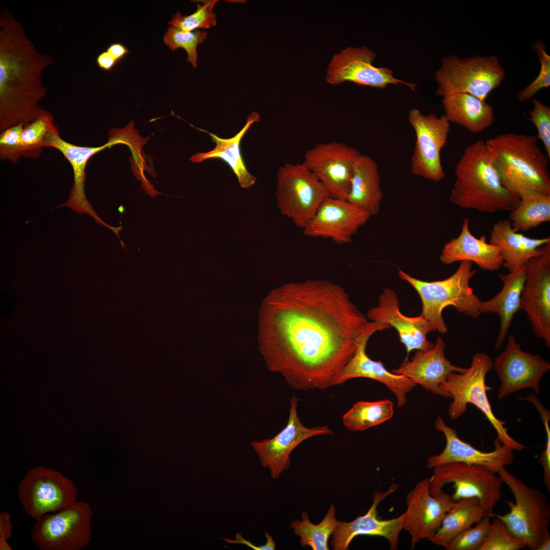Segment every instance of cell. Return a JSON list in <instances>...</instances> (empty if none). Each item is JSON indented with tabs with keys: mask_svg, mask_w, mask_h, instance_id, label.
<instances>
[{
	"mask_svg": "<svg viewBox=\"0 0 550 550\" xmlns=\"http://www.w3.org/2000/svg\"><path fill=\"white\" fill-rule=\"evenodd\" d=\"M259 316V348L267 369L304 391L336 385L368 322L342 286L322 279L272 290Z\"/></svg>",
	"mask_w": 550,
	"mask_h": 550,
	"instance_id": "cell-1",
	"label": "cell"
},
{
	"mask_svg": "<svg viewBox=\"0 0 550 550\" xmlns=\"http://www.w3.org/2000/svg\"><path fill=\"white\" fill-rule=\"evenodd\" d=\"M52 57L37 50L6 8L0 13V130L26 124L44 109L42 73Z\"/></svg>",
	"mask_w": 550,
	"mask_h": 550,
	"instance_id": "cell-2",
	"label": "cell"
},
{
	"mask_svg": "<svg viewBox=\"0 0 550 550\" xmlns=\"http://www.w3.org/2000/svg\"><path fill=\"white\" fill-rule=\"evenodd\" d=\"M455 173L450 199L457 206L493 213L511 212L518 206L519 196L503 183L483 140L464 149Z\"/></svg>",
	"mask_w": 550,
	"mask_h": 550,
	"instance_id": "cell-3",
	"label": "cell"
},
{
	"mask_svg": "<svg viewBox=\"0 0 550 550\" xmlns=\"http://www.w3.org/2000/svg\"><path fill=\"white\" fill-rule=\"evenodd\" d=\"M490 160L507 188L520 196L527 193L550 195L548 157L534 135L506 133L487 140Z\"/></svg>",
	"mask_w": 550,
	"mask_h": 550,
	"instance_id": "cell-4",
	"label": "cell"
},
{
	"mask_svg": "<svg viewBox=\"0 0 550 550\" xmlns=\"http://www.w3.org/2000/svg\"><path fill=\"white\" fill-rule=\"evenodd\" d=\"M476 272V270L472 269L471 262L463 261L454 273L443 280L423 281L400 269L398 276L400 279L409 283L419 294L422 304L421 314L435 331L444 334L448 331L442 315L445 308L453 306L458 312L474 318L481 315V300L470 286V281Z\"/></svg>",
	"mask_w": 550,
	"mask_h": 550,
	"instance_id": "cell-5",
	"label": "cell"
},
{
	"mask_svg": "<svg viewBox=\"0 0 550 550\" xmlns=\"http://www.w3.org/2000/svg\"><path fill=\"white\" fill-rule=\"evenodd\" d=\"M492 368L493 361L488 355L477 353L473 356L470 367L464 372L449 374L441 384L442 390L449 393L453 399L449 407V416L452 419H457L466 411L469 404H473L484 414L502 444L513 450L521 451L526 446L508 434L504 426L505 422L495 416L488 399L485 377Z\"/></svg>",
	"mask_w": 550,
	"mask_h": 550,
	"instance_id": "cell-6",
	"label": "cell"
},
{
	"mask_svg": "<svg viewBox=\"0 0 550 550\" xmlns=\"http://www.w3.org/2000/svg\"><path fill=\"white\" fill-rule=\"evenodd\" d=\"M510 488L515 499L505 501L510 508L504 515H496L505 524L514 537L524 540L526 547L536 550L539 544L550 537V505L539 488L531 487L505 468L498 473Z\"/></svg>",
	"mask_w": 550,
	"mask_h": 550,
	"instance_id": "cell-7",
	"label": "cell"
},
{
	"mask_svg": "<svg viewBox=\"0 0 550 550\" xmlns=\"http://www.w3.org/2000/svg\"><path fill=\"white\" fill-rule=\"evenodd\" d=\"M505 71L495 56H474L462 59L451 55L442 59L435 78V94L445 96L466 93L485 101L503 81Z\"/></svg>",
	"mask_w": 550,
	"mask_h": 550,
	"instance_id": "cell-8",
	"label": "cell"
},
{
	"mask_svg": "<svg viewBox=\"0 0 550 550\" xmlns=\"http://www.w3.org/2000/svg\"><path fill=\"white\" fill-rule=\"evenodd\" d=\"M276 198L281 213L304 229L330 195L303 163H286L277 173Z\"/></svg>",
	"mask_w": 550,
	"mask_h": 550,
	"instance_id": "cell-9",
	"label": "cell"
},
{
	"mask_svg": "<svg viewBox=\"0 0 550 550\" xmlns=\"http://www.w3.org/2000/svg\"><path fill=\"white\" fill-rule=\"evenodd\" d=\"M433 469V474L429 478L431 494L434 496L445 485L452 483L455 492L451 496L453 501L476 498L491 517L493 508L501 499L504 483L498 474L483 466L457 462L436 465Z\"/></svg>",
	"mask_w": 550,
	"mask_h": 550,
	"instance_id": "cell-10",
	"label": "cell"
},
{
	"mask_svg": "<svg viewBox=\"0 0 550 550\" xmlns=\"http://www.w3.org/2000/svg\"><path fill=\"white\" fill-rule=\"evenodd\" d=\"M92 515L88 503L77 501L36 520L31 539L40 550H80L91 541Z\"/></svg>",
	"mask_w": 550,
	"mask_h": 550,
	"instance_id": "cell-11",
	"label": "cell"
},
{
	"mask_svg": "<svg viewBox=\"0 0 550 550\" xmlns=\"http://www.w3.org/2000/svg\"><path fill=\"white\" fill-rule=\"evenodd\" d=\"M17 492L24 511L35 520L73 505L77 499V488L71 479L44 466L28 470Z\"/></svg>",
	"mask_w": 550,
	"mask_h": 550,
	"instance_id": "cell-12",
	"label": "cell"
},
{
	"mask_svg": "<svg viewBox=\"0 0 550 550\" xmlns=\"http://www.w3.org/2000/svg\"><path fill=\"white\" fill-rule=\"evenodd\" d=\"M408 120L416 138L411 158L412 173L431 181L442 180L445 175L441 152L447 142L450 122L445 115H425L416 108L409 110Z\"/></svg>",
	"mask_w": 550,
	"mask_h": 550,
	"instance_id": "cell-13",
	"label": "cell"
},
{
	"mask_svg": "<svg viewBox=\"0 0 550 550\" xmlns=\"http://www.w3.org/2000/svg\"><path fill=\"white\" fill-rule=\"evenodd\" d=\"M526 264L520 310L527 314L538 339L550 347V242Z\"/></svg>",
	"mask_w": 550,
	"mask_h": 550,
	"instance_id": "cell-14",
	"label": "cell"
},
{
	"mask_svg": "<svg viewBox=\"0 0 550 550\" xmlns=\"http://www.w3.org/2000/svg\"><path fill=\"white\" fill-rule=\"evenodd\" d=\"M360 154L357 149L342 142L321 143L306 152L302 163L331 197L347 200L354 164Z\"/></svg>",
	"mask_w": 550,
	"mask_h": 550,
	"instance_id": "cell-15",
	"label": "cell"
},
{
	"mask_svg": "<svg viewBox=\"0 0 550 550\" xmlns=\"http://www.w3.org/2000/svg\"><path fill=\"white\" fill-rule=\"evenodd\" d=\"M504 350L493 362L501 384L497 399L501 400L520 390L531 388L540 392V381L550 370V363L541 356L525 352L513 335H508Z\"/></svg>",
	"mask_w": 550,
	"mask_h": 550,
	"instance_id": "cell-16",
	"label": "cell"
},
{
	"mask_svg": "<svg viewBox=\"0 0 550 550\" xmlns=\"http://www.w3.org/2000/svg\"><path fill=\"white\" fill-rule=\"evenodd\" d=\"M299 399L295 395L291 399L288 420L286 426L276 436L260 441H253L251 445L258 456L261 465L269 470L270 476L276 479L291 463L290 454L304 441L317 435H332L334 432L327 426L308 428L300 422L297 408Z\"/></svg>",
	"mask_w": 550,
	"mask_h": 550,
	"instance_id": "cell-17",
	"label": "cell"
},
{
	"mask_svg": "<svg viewBox=\"0 0 550 550\" xmlns=\"http://www.w3.org/2000/svg\"><path fill=\"white\" fill-rule=\"evenodd\" d=\"M376 58V53L365 46L347 47L333 56L326 71V80L334 85L351 81L359 86L382 89L389 85L403 84L415 90V84L396 78L389 68L374 66Z\"/></svg>",
	"mask_w": 550,
	"mask_h": 550,
	"instance_id": "cell-18",
	"label": "cell"
},
{
	"mask_svg": "<svg viewBox=\"0 0 550 550\" xmlns=\"http://www.w3.org/2000/svg\"><path fill=\"white\" fill-rule=\"evenodd\" d=\"M406 503L402 528L410 536L413 549L420 540H429L436 533L455 502L443 489L434 496L431 494L429 478H425L407 494Z\"/></svg>",
	"mask_w": 550,
	"mask_h": 550,
	"instance_id": "cell-19",
	"label": "cell"
},
{
	"mask_svg": "<svg viewBox=\"0 0 550 550\" xmlns=\"http://www.w3.org/2000/svg\"><path fill=\"white\" fill-rule=\"evenodd\" d=\"M387 323L368 322L362 328L356 340L355 352L341 372L336 385L342 384L349 379L364 377L385 384L395 395L399 407L407 402L406 395L416 386L407 377L388 371L380 361H374L366 352L368 341L375 333L390 328Z\"/></svg>",
	"mask_w": 550,
	"mask_h": 550,
	"instance_id": "cell-20",
	"label": "cell"
},
{
	"mask_svg": "<svg viewBox=\"0 0 550 550\" xmlns=\"http://www.w3.org/2000/svg\"><path fill=\"white\" fill-rule=\"evenodd\" d=\"M371 215L347 200L326 198L303 229L305 236L330 238L338 244L350 243Z\"/></svg>",
	"mask_w": 550,
	"mask_h": 550,
	"instance_id": "cell-21",
	"label": "cell"
},
{
	"mask_svg": "<svg viewBox=\"0 0 550 550\" xmlns=\"http://www.w3.org/2000/svg\"><path fill=\"white\" fill-rule=\"evenodd\" d=\"M434 426L437 431L444 434L446 445L441 453L428 458L427 466L429 469L436 465L457 462L483 466L498 474L513 461V450L502 444L497 437L493 442L494 450L484 452L460 439L456 430L446 425L441 417H437Z\"/></svg>",
	"mask_w": 550,
	"mask_h": 550,
	"instance_id": "cell-22",
	"label": "cell"
},
{
	"mask_svg": "<svg viewBox=\"0 0 550 550\" xmlns=\"http://www.w3.org/2000/svg\"><path fill=\"white\" fill-rule=\"evenodd\" d=\"M400 484H393L386 491H376L373 494V503L367 512L350 522L339 521L332 534L331 545L334 550H347L352 539L357 536H381L389 542L390 549L396 550L399 537L403 530V513L390 519H380L377 506L380 502L393 493Z\"/></svg>",
	"mask_w": 550,
	"mask_h": 550,
	"instance_id": "cell-23",
	"label": "cell"
},
{
	"mask_svg": "<svg viewBox=\"0 0 550 550\" xmlns=\"http://www.w3.org/2000/svg\"><path fill=\"white\" fill-rule=\"evenodd\" d=\"M378 300V305L368 311L367 318L371 321L387 323L395 328L408 354L414 350H425L433 346L427 338L429 333L435 331L433 327L421 314L416 317L402 314L398 297L394 290L385 288Z\"/></svg>",
	"mask_w": 550,
	"mask_h": 550,
	"instance_id": "cell-24",
	"label": "cell"
},
{
	"mask_svg": "<svg viewBox=\"0 0 550 550\" xmlns=\"http://www.w3.org/2000/svg\"><path fill=\"white\" fill-rule=\"evenodd\" d=\"M445 344L438 337L433 346L427 350H418L409 361H404L392 372L404 376L426 390L445 398L451 395L441 388V384L449 373H462L466 368L456 366L445 355Z\"/></svg>",
	"mask_w": 550,
	"mask_h": 550,
	"instance_id": "cell-25",
	"label": "cell"
},
{
	"mask_svg": "<svg viewBox=\"0 0 550 550\" xmlns=\"http://www.w3.org/2000/svg\"><path fill=\"white\" fill-rule=\"evenodd\" d=\"M501 251L499 247L487 243L484 235L479 238L473 235L469 229V219L465 218L460 233L444 244L439 259L446 265L470 261L482 269L495 271L499 270L503 263Z\"/></svg>",
	"mask_w": 550,
	"mask_h": 550,
	"instance_id": "cell-26",
	"label": "cell"
},
{
	"mask_svg": "<svg viewBox=\"0 0 550 550\" xmlns=\"http://www.w3.org/2000/svg\"><path fill=\"white\" fill-rule=\"evenodd\" d=\"M503 283L501 290L486 301L481 300V314L491 313L499 316L500 324L494 348L500 349L507 338L514 316L520 310V298L526 277V265L507 274H499Z\"/></svg>",
	"mask_w": 550,
	"mask_h": 550,
	"instance_id": "cell-27",
	"label": "cell"
},
{
	"mask_svg": "<svg viewBox=\"0 0 550 550\" xmlns=\"http://www.w3.org/2000/svg\"><path fill=\"white\" fill-rule=\"evenodd\" d=\"M489 237V243L501 249L502 266L509 271L525 265L540 253L541 246L550 242L549 236L532 238L514 231L508 218L494 223Z\"/></svg>",
	"mask_w": 550,
	"mask_h": 550,
	"instance_id": "cell-28",
	"label": "cell"
},
{
	"mask_svg": "<svg viewBox=\"0 0 550 550\" xmlns=\"http://www.w3.org/2000/svg\"><path fill=\"white\" fill-rule=\"evenodd\" d=\"M382 198L377 162L371 156L361 153L354 164L347 201L372 216L379 212Z\"/></svg>",
	"mask_w": 550,
	"mask_h": 550,
	"instance_id": "cell-29",
	"label": "cell"
},
{
	"mask_svg": "<svg viewBox=\"0 0 550 550\" xmlns=\"http://www.w3.org/2000/svg\"><path fill=\"white\" fill-rule=\"evenodd\" d=\"M260 115L256 112L250 114L243 128L234 136L222 139L215 134L207 132L211 136L215 147L206 152L197 153L191 156L190 160L193 162H201L208 159L219 158L224 160L230 167L236 176L240 185L244 188L251 187L255 183L256 178L248 170L241 153L240 143L243 137L255 122L260 120Z\"/></svg>",
	"mask_w": 550,
	"mask_h": 550,
	"instance_id": "cell-30",
	"label": "cell"
},
{
	"mask_svg": "<svg viewBox=\"0 0 550 550\" xmlns=\"http://www.w3.org/2000/svg\"><path fill=\"white\" fill-rule=\"evenodd\" d=\"M442 103L450 123L463 126L472 133L480 132L493 122L492 106L472 95L456 93L446 95L443 96Z\"/></svg>",
	"mask_w": 550,
	"mask_h": 550,
	"instance_id": "cell-31",
	"label": "cell"
},
{
	"mask_svg": "<svg viewBox=\"0 0 550 550\" xmlns=\"http://www.w3.org/2000/svg\"><path fill=\"white\" fill-rule=\"evenodd\" d=\"M111 146L109 142L98 147L75 145L62 139L58 130L49 134L44 147H52L60 151L70 163L73 170L74 183L67 202L68 206L79 210H90L84 189L86 164L93 155Z\"/></svg>",
	"mask_w": 550,
	"mask_h": 550,
	"instance_id": "cell-32",
	"label": "cell"
},
{
	"mask_svg": "<svg viewBox=\"0 0 550 550\" xmlns=\"http://www.w3.org/2000/svg\"><path fill=\"white\" fill-rule=\"evenodd\" d=\"M489 516L476 498L461 499L446 514L442 525L429 540L444 547L453 538L486 516Z\"/></svg>",
	"mask_w": 550,
	"mask_h": 550,
	"instance_id": "cell-33",
	"label": "cell"
},
{
	"mask_svg": "<svg viewBox=\"0 0 550 550\" xmlns=\"http://www.w3.org/2000/svg\"><path fill=\"white\" fill-rule=\"evenodd\" d=\"M513 230L525 232L550 221V195L527 193L520 196L518 206L508 218Z\"/></svg>",
	"mask_w": 550,
	"mask_h": 550,
	"instance_id": "cell-34",
	"label": "cell"
},
{
	"mask_svg": "<svg viewBox=\"0 0 550 550\" xmlns=\"http://www.w3.org/2000/svg\"><path fill=\"white\" fill-rule=\"evenodd\" d=\"M335 514V505L331 503L324 518L316 525L309 520L308 514L304 511L301 514V520L293 521L290 528L299 537V542L303 548L309 546L313 550H328L329 538L339 522Z\"/></svg>",
	"mask_w": 550,
	"mask_h": 550,
	"instance_id": "cell-35",
	"label": "cell"
},
{
	"mask_svg": "<svg viewBox=\"0 0 550 550\" xmlns=\"http://www.w3.org/2000/svg\"><path fill=\"white\" fill-rule=\"evenodd\" d=\"M393 414V403L390 400L359 401L343 415L342 422L350 431H364L390 420Z\"/></svg>",
	"mask_w": 550,
	"mask_h": 550,
	"instance_id": "cell-36",
	"label": "cell"
},
{
	"mask_svg": "<svg viewBox=\"0 0 550 550\" xmlns=\"http://www.w3.org/2000/svg\"><path fill=\"white\" fill-rule=\"evenodd\" d=\"M54 121L52 114L44 109L34 120L24 124L21 136L22 157H39L49 134L58 130Z\"/></svg>",
	"mask_w": 550,
	"mask_h": 550,
	"instance_id": "cell-37",
	"label": "cell"
},
{
	"mask_svg": "<svg viewBox=\"0 0 550 550\" xmlns=\"http://www.w3.org/2000/svg\"><path fill=\"white\" fill-rule=\"evenodd\" d=\"M217 2L216 0L203 1V4H198L196 11L189 15L183 16L178 12L173 15L169 24L183 32L215 26L216 19L213 9Z\"/></svg>",
	"mask_w": 550,
	"mask_h": 550,
	"instance_id": "cell-38",
	"label": "cell"
},
{
	"mask_svg": "<svg viewBox=\"0 0 550 550\" xmlns=\"http://www.w3.org/2000/svg\"><path fill=\"white\" fill-rule=\"evenodd\" d=\"M207 36L208 34L204 31L197 30L191 32H183L170 25L168 28L163 40L173 51L179 48L184 49L187 54V61L191 63L194 68L197 67V46L203 43Z\"/></svg>",
	"mask_w": 550,
	"mask_h": 550,
	"instance_id": "cell-39",
	"label": "cell"
},
{
	"mask_svg": "<svg viewBox=\"0 0 550 550\" xmlns=\"http://www.w3.org/2000/svg\"><path fill=\"white\" fill-rule=\"evenodd\" d=\"M490 517H484L475 527H471L459 533L444 547L446 550H479L490 529Z\"/></svg>",
	"mask_w": 550,
	"mask_h": 550,
	"instance_id": "cell-40",
	"label": "cell"
},
{
	"mask_svg": "<svg viewBox=\"0 0 550 550\" xmlns=\"http://www.w3.org/2000/svg\"><path fill=\"white\" fill-rule=\"evenodd\" d=\"M494 517L487 538L479 550H519L526 547L524 540L512 536L504 522Z\"/></svg>",
	"mask_w": 550,
	"mask_h": 550,
	"instance_id": "cell-41",
	"label": "cell"
},
{
	"mask_svg": "<svg viewBox=\"0 0 550 550\" xmlns=\"http://www.w3.org/2000/svg\"><path fill=\"white\" fill-rule=\"evenodd\" d=\"M532 46L540 62V70L537 78L518 93L517 99L519 102L531 99L539 90L550 86V56L547 53L546 47L541 41H536Z\"/></svg>",
	"mask_w": 550,
	"mask_h": 550,
	"instance_id": "cell-42",
	"label": "cell"
},
{
	"mask_svg": "<svg viewBox=\"0 0 550 550\" xmlns=\"http://www.w3.org/2000/svg\"><path fill=\"white\" fill-rule=\"evenodd\" d=\"M23 126L24 124L20 123L1 132L0 157L2 160L16 163L22 157L21 136Z\"/></svg>",
	"mask_w": 550,
	"mask_h": 550,
	"instance_id": "cell-43",
	"label": "cell"
},
{
	"mask_svg": "<svg viewBox=\"0 0 550 550\" xmlns=\"http://www.w3.org/2000/svg\"><path fill=\"white\" fill-rule=\"evenodd\" d=\"M533 109L529 112L528 118L536 126L538 138L542 142L550 158V108L538 99L533 100Z\"/></svg>",
	"mask_w": 550,
	"mask_h": 550,
	"instance_id": "cell-44",
	"label": "cell"
},
{
	"mask_svg": "<svg viewBox=\"0 0 550 550\" xmlns=\"http://www.w3.org/2000/svg\"><path fill=\"white\" fill-rule=\"evenodd\" d=\"M12 525L11 515L7 511H3L0 513V549L12 550L7 540L11 537Z\"/></svg>",
	"mask_w": 550,
	"mask_h": 550,
	"instance_id": "cell-45",
	"label": "cell"
},
{
	"mask_svg": "<svg viewBox=\"0 0 550 550\" xmlns=\"http://www.w3.org/2000/svg\"><path fill=\"white\" fill-rule=\"evenodd\" d=\"M266 542L262 545L256 546L249 540L244 539L241 533H237L235 535V539L231 540L227 538H222L230 544H242L251 547L255 550H274L276 548V543L273 539L272 535H269L268 532L264 533Z\"/></svg>",
	"mask_w": 550,
	"mask_h": 550,
	"instance_id": "cell-46",
	"label": "cell"
},
{
	"mask_svg": "<svg viewBox=\"0 0 550 550\" xmlns=\"http://www.w3.org/2000/svg\"><path fill=\"white\" fill-rule=\"evenodd\" d=\"M118 61L106 50L102 51L96 58V63L98 67L105 71L111 70Z\"/></svg>",
	"mask_w": 550,
	"mask_h": 550,
	"instance_id": "cell-47",
	"label": "cell"
},
{
	"mask_svg": "<svg viewBox=\"0 0 550 550\" xmlns=\"http://www.w3.org/2000/svg\"><path fill=\"white\" fill-rule=\"evenodd\" d=\"M118 62L122 59L129 52V49L120 43L111 44L106 49Z\"/></svg>",
	"mask_w": 550,
	"mask_h": 550,
	"instance_id": "cell-48",
	"label": "cell"
},
{
	"mask_svg": "<svg viewBox=\"0 0 550 550\" xmlns=\"http://www.w3.org/2000/svg\"><path fill=\"white\" fill-rule=\"evenodd\" d=\"M550 549V537L542 541L538 546L536 550H549Z\"/></svg>",
	"mask_w": 550,
	"mask_h": 550,
	"instance_id": "cell-49",
	"label": "cell"
}]
</instances>
